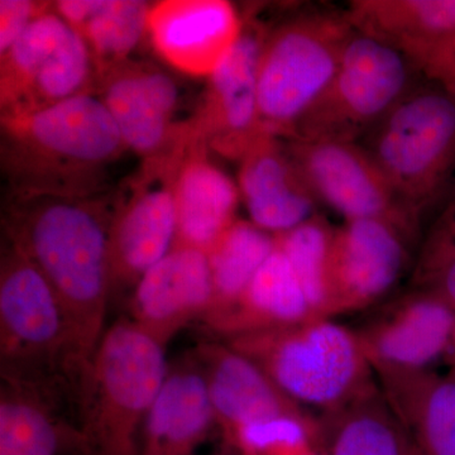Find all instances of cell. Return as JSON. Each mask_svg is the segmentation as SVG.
Returning <instances> with one entry per match:
<instances>
[{
    "mask_svg": "<svg viewBox=\"0 0 455 455\" xmlns=\"http://www.w3.org/2000/svg\"><path fill=\"white\" fill-rule=\"evenodd\" d=\"M100 97L127 149L143 160L175 145L185 125L173 122L179 103L175 79L157 66L128 60L99 76Z\"/></svg>",
    "mask_w": 455,
    "mask_h": 455,
    "instance_id": "9a60e30c",
    "label": "cell"
},
{
    "mask_svg": "<svg viewBox=\"0 0 455 455\" xmlns=\"http://www.w3.org/2000/svg\"><path fill=\"white\" fill-rule=\"evenodd\" d=\"M226 439L239 455H302L323 448L319 418L310 412L243 425Z\"/></svg>",
    "mask_w": 455,
    "mask_h": 455,
    "instance_id": "f546056e",
    "label": "cell"
},
{
    "mask_svg": "<svg viewBox=\"0 0 455 455\" xmlns=\"http://www.w3.org/2000/svg\"><path fill=\"white\" fill-rule=\"evenodd\" d=\"M0 355L3 381L47 398L52 377L61 376L79 397L64 309L40 269L8 239L0 265Z\"/></svg>",
    "mask_w": 455,
    "mask_h": 455,
    "instance_id": "5b68a950",
    "label": "cell"
},
{
    "mask_svg": "<svg viewBox=\"0 0 455 455\" xmlns=\"http://www.w3.org/2000/svg\"><path fill=\"white\" fill-rule=\"evenodd\" d=\"M447 366L448 371H453V372H455V350L453 355H451V359H449Z\"/></svg>",
    "mask_w": 455,
    "mask_h": 455,
    "instance_id": "e575fe53",
    "label": "cell"
},
{
    "mask_svg": "<svg viewBox=\"0 0 455 455\" xmlns=\"http://www.w3.org/2000/svg\"><path fill=\"white\" fill-rule=\"evenodd\" d=\"M51 3L31 0H2L0 2V55L7 52Z\"/></svg>",
    "mask_w": 455,
    "mask_h": 455,
    "instance_id": "1f68e13d",
    "label": "cell"
},
{
    "mask_svg": "<svg viewBox=\"0 0 455 455\" xmlns=\"http://www.w3.org/2000/svg\"><path fill=\"white\" fill-rule=\"evenodd\" d=\"M164 346L132 320L104 331L84 385L75 431L85 455H140V433L169 372Z\"/></svg>",
    "mask_w": 455,
    "mask_h": 455,
    "instance_id": "3957f363",
    "label": "cell"
},
{
    "mask_svg": "<svg viewBox=\"0 0 455 455\" xmlns=\"http://www.w3.org/2000/svg\"><path fill=\"white\" fill-rule=\"evenodd\" d=\"M53 9L82 36L97 68L98 79L131 60L147 36L151 4L140 0H61Z\"/></svg>",
    "mask_w": 455,
    "mask_h": 455,
    "instance_id": "484cf974",
    "label": "cell"
},
{
    "mask_svg": "<svg viewBox=\"0 0 455 455\" xmlns=\"http://www.w3.org/2000/svg\"><path fill=\"white\" fill-rule=\"evenodd\" d=\"M415 283L435 292L455 311V243L424 247Z\"/></svg>",
    "mask_w": 455,
    "mask_h": 455,
    "instance_id": "4dcf8cb0",
    "label": "cell"
},
{
    "mask_svg": "<svg viewBox=\"0 0 455 455\" xmlns=\"http://www.w3.org/2000/svg\"><path fill=\"white\" fill-rule=\"evenodd\" d=\"M127 151L97 92L2 119V170L11 193L97 196Z\"/></svg>",
    "mask_w": 455,
    "mask_h": 455,
    "instance_id": "7a4b0ae2",
    "label": "cell"
},
{
    "mask_svg": "<svg viewBox=\"0 0 455 455\" xmlns=\"http://www.w3.org/2000/svg\"><path fill=\"white\" fill-rule=\"evenodd\" d=\"M419 455H455V372L376 379Z\"/></svg>",
    "mask_w": 455,
    "mask_h": 455,
    "instance_id": "603a6c76",
    "label": "cell"
},
{
    "mask_svg": "<svg viewBox=\"0 0 455 455\" xmlns=\"http://www.w3.org/2000/svg\"><path fill=\"white\" fill-rule=\"evenodd\" d=\"M350 25L388 44L423 70L455 38V0H355Z\"/></svg>",
    "mask_w": 455,
    "mask_h": 455,
    "instance_id": "7402d4cb",
    "label": "cell"
},
{
    "mask_svg": "<svg viewBox=\"0 0 455 455\" xmlns=\"http://www.w3.org/2000/svg\"><path fill=\"white\" fill-rule=\"evenodd\" d=\"M212 301L208 253L173 244L134 287L131 320L166 347L188 323L203 320L211 310Z\"/></svg>",
    "mask_w": 455,
    "mask_h": 455,
    "instance_id": "e0dca14e",
    "label": "cell"
},
{
    "mask_svg": "<svg viewBox=\"0 0 455 455\" xmlns=\"http://www.w3.org/2000/svg\"><path fill=\"white\" fill-rule=\"evenodd\" d=\"M414 448H415V447H414ZM415 455H419V454H418V451H416V449H415Z\"/></svg>",
    "mask_w": 455,
    "mask_h": 455,
    "instance_id": "8d00e7d4",
    "label": "cell"
},
{
    "mask_svg": "<svg viewBox=\"0 0 455 455\" xmlns=\"http://www.w3.org/2000/svg\"><path fill=\"white\" fill-rule=\"evenodd\" d=\"M335 228L319 215L275 235L276 245L289 259L314 313L333 319L331 248Z\"/></svg>",
    "mask_w": 455,
    "mask_h": 455,
    "instance_id": "f1b7e54d",
    "label": "cell"
},
{
    "mask_svg": "<svg viewBox=\"0 0 455 455\" xmlns=\"http://www.w3.org/2000/svg\"><path fill=\"white\" fill-rule=\"evenodd\" d=\"M118 196L11 193L5 235L40 269L70 326L80 391L104 334L110 283L109 239Z\"/></svg>",
    "mask_w": 455,
    "mask_h": 455,
    "instance_id": "6da1fadb",
    "label": "cell"
},
{
    "mask_svg": "<svg viewBox=\"0 0 455 455\" xmlns=\"http://www.w3.org/2000/svg\"><path fill=\"white\" fill-rule=\"evenodd\" d=\"M309 299L277 245L248 284L235 309L212 331L226 339L315 319Z\"/></svg>",
    "mask_w": 455,
    "mask_h": 455,
    "instance_id": "cb8c5ba5",
    "label": "cell"
},
{
    "mask_svg": "<svg viewBox=\"0 0 455 455\" xmlns=\"http://www.w3.org/2000/svg\"><path fill=\"white\" fill-rule=\"evenodd\" d=\"M244 20L227 0H164L147 18V36L180 73L209 77L243 32Z\"/></svg>",
    "mask_w": 455,
    "mask_h": 455,
    "instance_id": "2e32d148",
    "label": "cell"
},
{
    "mask_svg": "<svg viewBox=\"0 0 455 455\" xmlns=\"http://www.w3.org/2000/svg\"><path fill=\"white\" fill-rule=\"evenodd\" d=\"M226 343L296 403L320 415L348 405L377 383L355 329L331 317L242 334Z\"/></svg>",
    "mask_w": 455,
    "mask_h": 455,
    "instance_id": "277c9868",
    "label": "cell"
},
{
    "mask_svg": "<svg viewBox=\"0 0 455 455\" xmlns=\"http://www.w3.org/2000/svg\"><path fill=\"white\" fill-rule=\"evenodd\" d=\"M190 133L148 158L118 196L110 229L112 293L134 290L176 241L175 181Z\"/></svg>",
    "mask_w": 455,
    "mask_h": 455,
    "instance_id": "30bf717a",
    "label": "cell"
},
{
    "mask_svg": "<svg viewBox=\"0 0 455 455\" xmlns=\"http://www.w3.org/2000/svg\"><path fill=\"white\" fill-rule=\"evenodd\" d=\"M3 385L0 455H57L62 431L47 398L25 386Z\"/></svg>",
    "mask_w": 455,
    "mask_h": 455,
    "instance_id": "83f0119b",
    "label": "cell"
},
{
    "mask_svg": "<svg viewBox=\"0 0 455 455\" xmlns=\"http://www.w3.org/2000/svg\"><path fill=\"white\" fill-rule=\"evenodd\" d=\"M415 230L386 220H346L331 248L333 317L379 307L409 263Z\"/></svg>",
    "mask_w": 455,
    "mask_h": 455,
    "instance_id": "5bb4252c",
    "label": "cell"
},
{
    "mask_svg": "<svg viewBox=\"0 0 455 455\" xmlns=\"http://www.w3.org/2000/svg\"><path fill=\"white\" fill-rule=\"evenodd\" d=\"M455 243V191L447 209L440 215L427 239V247Z\"/></svg>",
    "mask_w": 455,
    "mask_h": 455,
    "instance_id": "836d02e7",
    "label": "cell"
},
{
    "mask_svg": "<svg viewBox=\"0 0 455 455\" xmlns=\"http://www.w3.org/2000/svg\"><path fill=\"white\" fill-rule=\"evenodd\" d=\"M359 143L420 215L455 170V95L438 83L420 82Z\"/></svg>",
    "mask_w": 455,
    "mask_h": 455,
    "instance_id": "52a82bcc",
    "label": "cell"
},
{
    "mask_svg": "<svg viewBox=\"0 0 455 455\" xmlns=\"http://www.w3.org/2000/svg\"><path fill=\"white\" fill-rule=\"evenodd\" d=\"M302 455H326L324 449L319 448V449H314V451H307V453L302 454Z\"/></svg>",
    "mask_w": 455,
    "mask_h": 455,
    "instance_id": "d590c367",
    "label": "cell"
},
{
    "mask_svg": "<svg viewBox=\"0 0 455 455\" xmlns=\"http://www.w3.org/2000/svg\"><path fill=\"white\" fill-rule=\"evenodd\" d=\"M238 188L251 221L277 235L315 217L319 204L286 140L263 134L239 160Z\"/></svg>",
    "mask_w": 455,
    "mask_h": 455,
    "instance_id": "ac0fdd59",
    "label": "cell"
},
{
    "mask_svg": "<svg viewBox=\"0 0 455 455\" xmlns=\"http://www.w3.org/2000/svg\"><path fill=\"white\" fill-rule=\"evenodd\" d=\"M374 377L433 372L455 350V311L424 287L379 305L355 329Z\"/></svg>",
    "mask_w": 455,
    "mask_h": 455,
    "instance_id": "8fae6325",
    "label": "cell"
},
{
    "mask_svg": "<svg viewBox=\"0 0 455 455\" xmlns=\"http://www.w3.org/2000/svg\"><path fill=\"white\" fill-rule=\"evenodd\" d=\"M353 31L347 16L317 12L290 18L268 31L257 77L265 133L291 139L333 80Z\"/></svg>",
    "mask_w": 455,
    "mask_h": 455,
    "instance_id": "8992f818",
    "label": "cell"
},
{
    "mask_svg": "<svg viewBox=\"0 0 455 455\" xmlns=\"http://www.w3.org/2000/svg\"><path fill=\"white\" fill-rule=\"evenodd\" d=\"M276 248V238L251 220H236L208 252L212 281L211 310L204 322L212 329L241 300L248 284Z\"/></svg>",
    "mask_w": 455,
    "mask_h": 455,
    "instance_id": "4316f807",
    "label": "cell"
},
{
    "mask_svg": "<svg viewBox=\"0 0 455 455\" xmlns=\"http://www.w3.org/2000/svg\"><path fill=\"white\" fill-rule=\"evenodd\" d=\"M423 75L388 44L353 31L337 73L290 140L361 142Z\"/></svg>",
    "mask_w": 455,
    "mask_h": 455,
    "instance_id": "ba28073f",
    "label": "cell"
},
{
    "mask_svg": "<svg viewBox=\"0 0 455 455\" xmlns=\"http://www.w3.org/2000/svg\"><path fill=\"white\" fill-rule=\"evenodd\" d=\"M196 350L215 419L226 438L243 425L307 412L284 395L253 361L227 343H205Z\"/></svg>",
    "mask_w": 455,
    "mask_h": 455,
    "instance_id": "d6986e66",
    "label": "cell"
},
{
    "mask_svg": "<svg viewBox=\"0 0 455 455\" xmlns=\"http://www.w3.org/2000/svg\"><path fill=\"white\" fill-rule=\"evenodd\" d=\"M267 35L260 23L244 20L241 37L208 77L202 106L188 122L209 149L232 160H241L266 134L259 121L257 77Z\"/></svg>",
    "mask_w": 455,
    "mask_h": 455,
    "instance_id": "4fadbf2b",
    "label": "cell"
},
{
    "mask_svg": "<svg viewBox=\"0 0 455 455\" xmlns=\"http://www.w3.org/2000/svg\"><path fill=\"white\" fill-rule=\"evenodd\" d=\"M92 53L53 3L0 55L2 119L41 112L88 92H97Z\"/></svg>",
    "mask_w": 455,
    "mask_h": 455,
    "instance_id": "9c48e42d",
    "label": "cell"
},
{
    "mask_svg": "<svg viewBox=\"0 0 455 455\" xmlns=\"http://www.w3.org/2000/svg\"><path fill=\"white\" fill-rule=\"evenodd\" d=\"M326 455H415L379 383L348 405L319 416Z\"/></svg>",
    "mask_w": 455,
    "mask_h": 455,
    "instance_id": "d4e9b609",
    "label": "cell"
},
{
    "mask_svg": "<svg viewBox=\"0 0 455 455\" xmlns=\"http://www.w3.org/2000/svg\"><path fill=\"white\" fill-rule=\"evenodd\" d=\"M421 74L427 80L440 84L455 95V38L431 57Z\"/></svg>",
    "mask_w": 455,
    "mask_h": 455,
    "instance_id": "d6a6232c",
    "label": "cell"
},
{
    "mask_svg": "<svg viewBox=\"0 0 455 455\" xmlns=\"http://www.w3.org/2000/svg\"><path fill=\"white\" fill-rule=\"evenodd\" d=\"M208 151L206 143L190 131L175 181V244L206 253L236 220L241 196L238 185L212 163Z\"/></svg>",
    "mask_w": 455,
    "mask_h": 455,
    "instance_id": "44dd1931",
    "label": "cell"
},
{
    "mask_svg": "<svg viewBox=\"0 0 455 455\" xmlns=\"http://www.w3.org/2000/svg\"><path fill=\"white\" fill-rule=\"evenodd\" d=\"M284 140L317 202L331 206L346 220H386L418 232L420 215L398 196L361 143Z\"/></svg>",
    "mask_w": 455,
    "mask_h": 455,
    "instance_id": "7c38bea8",
    "label": "cell"
},
{
    "mask_svg": "<svg viewBox=\"0 0 455 455\" xmlns=\"http://www.w3.org/2000/svg\"><path fill=\"white\" fill-rule=\"evenodd\" d=\"M217 424L196 357L169 367L140 433V455H196Z\"/></svg>",
    "mask_w": 455,
    "mask_h": 455,
    "instance_id": "ffe728a7",
    "label": "cell"
}]
</instances>
